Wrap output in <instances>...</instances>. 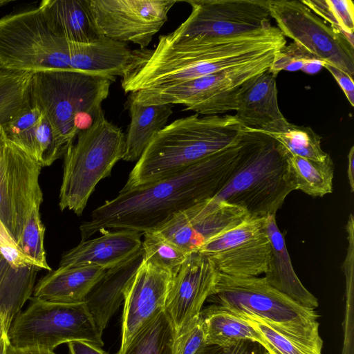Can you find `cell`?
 <instances>
[{"label": "cell", "mask_w": 354, "mask_h": 354, "mask_svg": "<svg viewBox=\"0 0 354 354\" xmlns=\"http://www.w3.org/2000/svg\"><path fill=\"white\" fill-rule=\"evenodd\" d=\"M239 147V142L160 180L120 190L82 223V241L105 229L156 231L176 214L214 198L230 179Z\"/></svg>", "instance_id": "6da1fadb"}, {"label": "cell", "mask_w": 354, "mask_h": 354, "mask_svg": "<svg viewBox=\"0 0 354 354\" xmlns=\"http://www.w3.org/2000/svg\"><path fill=\"white\" fill-rule=\"evenodd\" d=\"M286 44L278 28L232 38L158 43L137 50L130 71L122 78L125 93L165 86L245 65L271 56Z\"/></svg>", "instance_id": "7a4b0ae2"}, {"label": "cell", "mask_w": 354, "mask_h": 354, "mask_svg": "<svg viewBox=\"0 0 354 354\" xmlns=\"http://www.w3.org/2000/svg\"><path fill=\"white\" fill-rule=\"evenodd\" d=\"M243 126L234 115L196 113L176 120L153 138L121 189L160 180L195 162L236 145Z\"/></svg>", "instance_id": "3957f363"}, {"label": "cell", "mask_w": 354, "mask_h": 354, "mask_svg": "<svg viewBox=\"0 0 354 354\" xmlns=\"http://www.w3.org/2000/svg\"><path fill=\"white\" fill-rule=\"evenodd\" d=\"M232 174L214 198L245 210L250 217L276 215L295 189L285 149L272 137L243 127Z\"/></svg>", "instance_id": "277c9868"}, {"label": "cell", "mask_w": 354, "mask_h": 354, "mask_svg": "<svg viewBox=\"0 0 354 354\" xmlns=\"http://www.w3.org/2000/svg\"><path fill=\"white\" fill-rule=\"evenodd\" d=\"M112 82L108 77L73 69L32 74L30 102L41 110L64 152L103 113L102 104Z\"/></svg>", "instance_id": "5b68a950"}, {"label": "cell", "mask_w": 354, "mask_h": 354, "mask_svg": "<svg viewBox=\"0 0 354 354\" xmlns=\"http://www.w3.org/2000/svg\"><path fill=\"white\" fill-rule=\"evenodd\" d=\"M207 300L234 315L258 317L299 340L323 346L317 312L272 288L264 277L220 272L214 291Z\"/></svg>", "instance_id": "8992f818"}, {"label": "cell", "mask_w": 354, "mask_h": 354, "mask_svg": "<svg viewBox=\"0 0 354 354\" xmlns=\"http://www.w3.org/2000/svg\"><path fill=\"white\" fill-rule=\"evenodd\" d=\"M77 141L64 152L59 206L82 215L97 184L110 176L114 165L123 158L125 136L120 128L108 121L102 113Z\"/></svg>", "instance_id": "52a82bcc"}, {"label": "cell", "mask_w": 354, "mask_h": 354, "mask_svg": "<svg viewBox=\"0 0 354 354\" xmlns=\"http://www.w3.org/2000/svg\"><path fill=\"white\" fill-rule=\"evenodd\" d=\"M67 69L68 41L50 30L39 7L0 18V70L32 74Z\"/></svg>", "instance_id": "ba28073f"}, {"label": "cell", "mask_w": 354, "mask_h": 354, "mask_svg": "<svg viewBox=\"0 0 354 354\" xmlns=\"http://www.w3.org/2000/svg\"><path fill=\"white\" fill-rule=\"evenodd\" d=\"M30 299L28 306L10 324L8 332L10 345L53 351L60 344L82 341L103 346L102 334L84 302Z\"/></svg>", "instance_id": "9c48e42d"}, {"label": "cell", "mask_w": 354, "mask_h": 354, "mask_svg": "<svg viewBox=\"0 0 354 354\" xmlns=\"http://www.w3.org/2000/svg\"><path fill=\"white\" fill-rule=\"evenodd\" d=\"M187 19L158 43L181 44L194 40L232 38L272 26L268 0H186Z\"/></svg>", "instance_id": "30bf717a"}, {"label": "cell", "mask_w": 354, "mask_h": 354, "mask_svg": "<svg viewBox=\"0 0 354 354\" xmlns=\"http://www.w3.org/2000/svg\"><path fill=\"white\" fill-rule=\"evenodd\" d=\"M270 15L284 37L324 63L354 75V36L330 26L297 0H268Z\"/></svg>", "instance_id": "8fae6325"}, {"label": "cell", "mask_w": 354, "mask_h": 354, "mask_svg": "<svg viewBox=\"0 0 354 354\" xmlns=\"http://www.w3.org/2000/svg\"><path fill=\"white\" fill-rule=\"evenodd\" d=\"M41 167L7 137L0 122V220L17 243L32 212L43 201Z\"/></svg>", "instance_id": "7c38bea8"}, {"label": "cell", "mask_w": 354, "mask_h": 354, "mask_svg": "<svg viewBox=\"0 0 354 354\" xmlns=\"http://www.w3.org/2000/svg\"><path fill=\"white\" fill-rule=\"evenodd\" d=\"M265 218L249 217L212 238L197 252L207 256L221 273L259 277L267 272L272 255Z\"/></svg>", "instance_id": "4fadbf2b"}, {"label": "cell", "mask_w": 354, "mask_h": 354, "mask_svg": "<svg viewBox=\"0 0 354 354\" xmlns=\"http://www.w3.org/2000/svg\"><path fill=\"white\" fill-rule=\"evenodd\" d=\"M176 0H89L101 35L147 47L168 19Z\"/></svg>", "instance_id": "5bb4252c"}, {"label": "cell", "mask_w": 354, "mask_h": 354, "mask_svg": "<svg viewBox=\"0 0 354 354\" xmlns=\"http://www.w3.org/2000/svg\"><path fill=\"white\" fill-rule=\"evenodd\" d=\"M249 217L243 209L212 198L176 214L155 232L189 254Z\"/></svg>", "instance_id": "9a60e30c"}, {"label": "cell", "mask_w": 354, "mask_h": 354, "mask_svg": "<svg viewBox=\"0 0 354 354\" xmlns=\"http://www.w3.org/2000/svg\"><path fill=\"white\" fill-rule=\"evenodd\" d=\"M219 273L207 256L198 252L187 256L174 277L165 306L176 337L199 317L204 302L214 291Z\"/></svg>", "instance_id": "2e32d148"}, {"label": "cell", "mask_w": 354, "mask_h": 354, "mask_svg": "<svg viewBox=\"0 0 354 354\" xmlns=\"http://www.w3.org/2000/svg\"><path fill=\"white\" fill-rule=\"evenodd\" d=\"M174 277L143 258L124 293L119 351L123 350L147 322L165 309Z\"/></svg>", "instance_id": "e0dca14e"}, {"label": "cell", "mask_w": 354, "mask_h": 354, "mask_svg": "<svg viewBox=\"0 0 354 354\" xmlns=\"http://www.w3.org/2000/svg\"><path fill=\"white\" fill-rule=\"evenodd\" d=\"M235 118L245 127L272 131L288 123L278 104L276 77L269 70L246 80L236 97Z\"/></svg>", "instance_id": "ac0fdd59"}, {"label": "cell", "mask_w": 354, "mask_h": 354, "mask_svg": "<svg viewBox=\"0 0 354 354\" xmlns=\"http://www.w3.org/2000/svg\"><path fill=\"white\" fill-rule=\"evenodd\" d=\"M102 235L81 241L62 256L59 267L93 266L108 270L133 257L142 249L140 232L101 230Z\"/></svg>", "instance_id": "d6986e66"}, {"label": "cell", "mask_w": 354, "mask_h": 354, "mask_svg": "<svg viewBox=\"0 0 354 354\" xmlns=\"http://www.w3.org/2000/svg\"><path fill=\"white\" fill-rule=\"evenodd\" d=\"M71 68L102 75L113 82L131 69L137 57L126 42L102 36L88 43L68 41Z\"/></svg>", "instance_id": "ffe728a7"}, {"label": "cell", "mask_w": 354, "mask_h": 354, "mask_svg": "<svg viewBox=\"0 0 354 354\" xmlns=\"http://www.w3.org/2000/svg\"><path fill=\"white\" fill-rule=\"evenodd\" d=\"M143 258L142 247L127 261L106 270L84 298V302L102 334L110 318L124 301L126 289Z\"/></svg>", "instance_id": "44dd1931"}, {"label": "cell", "mask_w": 354, "mask_h": 354, "mask_svg": "<svg viewBox=\"0 0 354 354\" xmlns=\"http://www.w3.org/2000/svg\"><path fill=\"white\" fill-rule=\"evenodd\" d=\"M275 216L270 215L265 218V230L271 243L272 255L264 279L270 286L295 302L315 310L319 306L318 301L304 287L295 272Z\"/></svg>", "instance_id": "7402d4cb"}, {"label": "cell", "mask_w": 354, "mask_h": 354, "mask_svg": "<svg viewBox=\"0 0 354 354\" xmlns=\"http://www.w3.org/2000/svg\"><path fill=\"white\" fill-rule=\"evenodd\" d=\"M39 8L50 30L68 41L88 43L102 36L94 22L89 0H44Z\"/></svg>", "instance_id": "603a6c76"}, {"label": "cell", "mask_w": 354, "mask_h": 354, "mask_svg": "<svg viewBox=\"0 0 354 354\" xmlns=\"http://www.w3.org/2000/svg\"><path fill=\"white\" fill-rule=\"evenodd\" d=\"M106 270L93 266L59 267L39 279L33 297L54 302H84Z\"/></svg>", "instance_id": "cb8c5ba5"}, {"label": "cell", "mask_w": 354, "mask_h": 354, "mask_svg": "<svg viewBox=\"0 0 354 354\" xmlns=\"http://www.w3.org/2000/svg\"><path fill=\"white\" fill-rule=\"evenodd\" d=\"M171 104H141L129 97L131 121L125 136L122 160H138L155 135L163 129L173 113Z\"/></svg>", "instance_id": "d4e9b609"}, {"label": "cell", "mask_w": 354, "mask_h": 354, "mask_svg": "<svg viewBox=\"0 0 354 354\" xmlns=\"http://www.w3.org/2000/svg\"><path fill=\"white\" fill-rule=\"evenodd\" d=\"M207 345L226 346L241 340L262 345L260 334L244 319L212 304L201 311Z\"/></svg>", "instance_id": "484cf974"}, {"label": "cell", "mask_w": 354, "mask_h": 354, "mask_svg": "<svg viewBox=\"0 0 354 354\" xmlns=\"http://www.w3.org/2000/svg\"><path fill=\"white\" fill-rule=\"evenodd\" d=\"M286 155L295 190L314 197H322L333 192L334 164L330 155L324 161L310 160L286 151Z\"/></svg>", "instance_id": "4316f807"}, {"label": "cell", "mask_w": 354, "mask_h": 354, "mask_svg": "<svg viewBox=\"0 0 354 354\" xmlns=\"http://www.w3.org/2000/svg\"><path fill=\"white\" fill-rule=\"evenodd\" d=\"M176 333L165 309L147 322L117 354H175Z\"/></svg>", "instance_id": "83f0119b"}, {"label": "cell", "mask_w": 354, "mask_h": 354, "mask_svg": "<svg viewBox=\"0 0 354 354\" xmlns=\"http://www.w3.org/2000/svg\"><path fill=\"white\" fill-rule=\"evenodd\" d=\"M257 130L272 137L291 154L315 161H324L329 156L322 149L320 136L309 127L297 126L288 122L275 131Z\"/></svg>", "instance_id": "f1b7e54d"}, {"label": "cell", "mask_w": 354, "mask_h": 354, "mask_svg": "<svg viewBox=\"0 0 354 354\" xmlns=\"http://www.w3.org/2000/svg\"><path fill=\"white\" fill-rule=\"evenodd\" d=\"M31 73L0 70V122L3 124L30 104Z\"/></svg>", "instance_id": "f546056e"}, {"label": "cell", "mask_w": 354, "mask_h": 354, "mask_svg": "<svg viewBox=\"0 0 354 354\" xmlns=\"http://www.w3.org/2000/svg\"><path fill=\"white\" fill-rule=\"evenodd\" d=\"M236 315L247 321L260 334L262 346L268 354H322L323 346L291 337L258 317Z\"/></svg>", "instance_id": "4dcf8cb0"}, {"label": "cell", "mask_w": 354, "mask_h": 354, "mask_svg": "<svg viewBox=\"0 0 354 354\" xmlns=\"http://www.w3.org/2000/svg\"><path fill=\"white\" fill-rule=\"evenodd\" d=\"M144 259L175 276L189 255L155 231L143 234Z\"/></svg>", "instance_id": "1f68e13d"}, {"label": "cell", "mask_w": 354, "mask_h": 354, "mask_svg": "<svg viewBox=\"0 0 354 354\" xmlns=\"http://www.w3.org/2000/svg\"><path fill=\"white\" fill-rule=\"evenodd\" d=\"M43 117L41 110L30 104L6 122L1 124L7 137L36 160V136Z\"/></svg>", "instance_id": "d6a6232c"}, {"label": "cell", "mask_w": 354, "mask_h": 354, "mask_svg": "<svg viewBox=\"0 0 354 354\" xmlns=\"http://www.w3.org/2000/svg\"><path fill=\"white\" fill-rule=\"evenodd\" d=\"M326 24L354 36V3L351 0H301Z\"/></svg>", "instance_id": "836d02e7"}, {"label": "cell", "mask_w": 354, "mask_h": 354, "mask_svg": "<svg viewBox=\"0 0 354 354\" xmlns=\"http://www.w3.org/2000/svg\"><path fill=\"white\" fill-rule=\"evenodd\" d=\"M324 62L304 48L292 42L276 53L268 70L276 77L281 71H301L307 74H315L324 67Z\"/></svg>", "instance_id": "e575fe53"}, {"label": "cell", "mask_w": 354, "mask_h": 354, "mask_svg": "<svg viewBox=\"0 0 354 354\" xmlns=\"http://www.w3.org/2000/svg\"><path fill=\"white\" fill-rule=\"evenodd\" d=\"M44 233L39 209H35L28 218L17 245L24 253L35 260L41 269L50 271L44 245Z\"/></svg>", "instance_id": "d590c367"}, {"label": "cell", "mask_w": 354, "mask_h": 354, "mask_svg": "<svg viewBox=\"0 0 354 354\" xmlns=\"http://www.w3.org/2000/svg\"><path fill=\"white\" fill-rule=\"evenodd\" d=\"M0 256L14 270L28 267L41 268L39 264L22 252L0 220Z\"/></svg>", "instance_id": "8d00e7d4"}, {"label": "cell", "mask_w": 354, "mask_h": 354, "mask_svg": "<svg viewBox=\"0 0 354 354\" xmlns=\"http://www.w3.org/2000/svg\"><path fill=\"white\" fill-rule=\"evenodd\" d=\"M205 332L201 313L181 335L176 337L175 354H197L206 346Z\"/></svg>", "instance_id": "74e56055"}, {"label": "cell", "mask_w": 354, "mask_h": 354, "mask_svg": "<svg viewBox=\"0 0 354 354\" xmlns=\"http://www.w3.org/2000/svg\"><path fill=\"white\" fill-rule=\"evenodd\" d=\"M197 354H268L264 347L252 340H241L235 344L218 346L206 345Z\"/></svg>", "instance_id": "f35d334b"}, {"label": "cell", "mask_w": 354, "mask_h": 354, "mask_svg": "<svg viewBox=\"0 0 354 354\" xmlns=\"http://www.w3.org/2000/svg\"><path fill=\"white\" fill-rule=\"evenodd\" d=\"M324 67L326 68L335 78L337 84L341 87L345 94L348 102L352 106H354V82L353 77L341 69L324 63Z\"/></svg>", "instance_id": "ab89813d"}, {"label": "cell", "mask_w": 354, "mask_h": 354, "mask_svg": "<svg viewBox=\"0 0 354 354\" xmlns=\"http://www.w3.org/2000/svg\"><path fill=\"white\" fill-rule=\"evenodd\" d=\"M69 354H109L101 346L86 342L76 341L68 343Z\"/></svg>", "instance_id": "60d3db41"}, {"label": "cell", "mask_w": 354, "mask_h": 354, "mask_svg": "<svg viewBox=\"0 0 354 354\" xmlns=\"http://www.w3.org/2000/svg\"><path fill=\"white\" fill-rule=\"evenodd\" d=\"M6 354H56L54 351H50L39 347L18 348L9 344Z\"/></svg>", "instance_id": "b9f144b4"}, {"label": "cell", "mask_w": 354, "mask_h": 354, "mask_svg": "<svg viewBox=\"0 0 354 354\" xmlns=\"http://www.w3.org/2000/svg\"><path fill=\"white\" fill-rule=\"evenodd\" d=\"M347 176L351 192L354 191V147L353 146L348 154Z\"/></svg>", "instance_id": "7bdbcfd3"}, {"label": "cell", "mask_w": 354, "mask_h": 354, "mask_svg": "<svg viewBox=\"0 0 354 354\" xmlns=\"http://www.w3.org/2000/svg\"><path fill=\"white\" fill-rule=\"evenodd\" d=\"M9 344L8 330L0 322V354H6Z\"/></svg>", "instance_id": "ee69618b"}, {"label": "cell", "mask_w": 354, "mask_h": 354, "mask_svg": "<svg viewBox=\"0 0 354 354\" xmlns=\"http://www.w3.org/2000/svg\"><path fill=\"white\" fill-rule=\"evenodd\" d=\"M10 1H2V0H1L0 1V6H4L6 3H10Z\"/></svg>", "instance_id": "f6af8a7d"}]
</instances>
